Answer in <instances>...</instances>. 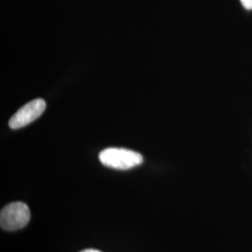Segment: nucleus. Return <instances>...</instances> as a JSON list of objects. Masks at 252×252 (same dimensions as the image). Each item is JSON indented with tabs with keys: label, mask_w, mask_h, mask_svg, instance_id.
<instances>
[{
	"label": "nucleus",
	"mask_w": 252,
	"mask_h": 252,
	"mask_svg": "<svg viewBox=\"0 0 252 252\" xmlns=\"http://www.w3.org/2000/svg\"><path fill=\"white\" fill-rule=\"evenodd\" d=\"M81 252H101L99 251H96V250H85V251H82Z\"/></svg>",
	"instance_id": "5"
},
{
	"label": "nucleus",
	"mask_w": 252,
	"mask_h": 252,
	"mask_svg": "<svg viewBox=\"0 0 252 252\" xmlns=\"http://www.w3.org/2000/svg\"><path fill=\"white\" fill-rule=\"evenodd\" d=\"M30 211L27 204L14 202L4 207L0 213V225L5 231H16L27 225Z\"/></svg>",
	"instance_id": "2"
},
{
	"label": "nucleus",
	"mask_w": 252,
	"mask_h": 252,
	"mask_svg": "<svg viewBox=\"0 0 252 252\" xmlns=\"http://www.w3.org/2000/svg\"><path fill=\"white\" fill-rule=\"evenodd\" d=\"M99 160L105 166L127 170L140 165L143 162V157L140 153L127 149L108 148L100 153Z\"/></svg>",
	"instance_id": "1"
},
{
	"label": "nucleus",
	"mask_w": 252,
	"mask_h": 252,
	"mask_svg": "<svg viewBox=\"0 0 252 252\" xmlns=\"http://www.w3.org/2000/svg\"><path fill=\"white\" fill-rule=\"evenodd\" d=\"M244 8L248 10H252V0H240Z\"/></svg>",
	"instance_id": "4"
},
{
	"label": "nucleus",
	"mask_w": 252,
	"mask_h": 252,
	"mask_svg": "<svg viewBox=\"0 0 252 252\" xmlns=\"http://www.w3.org/2000/svg\"><path fill=\"white\" fill-rule=\"evenodd\" d=\"M46 108L45 101L40 98L32 100L26 104L24 107L19 109L18 111L10 118L9 126L13 129H20L28 126L34 122L44 112Z\"/></svg>",
	"instance_id": "3"
}]
</instances>
